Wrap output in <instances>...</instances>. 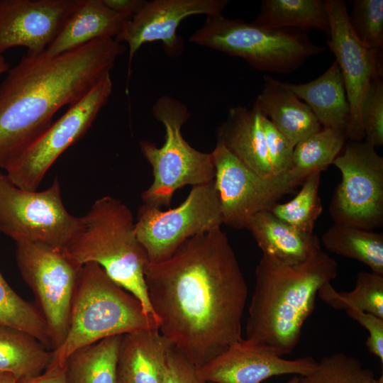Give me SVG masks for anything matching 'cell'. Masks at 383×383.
I'll return each mask as SVG.
<instances>
[{"label":"cell","instance_id":"cell-36","mask_svg":"<svg viewBox=\"0 0 383 383\" xmlns=\"http://www.w3.org/2000/svg\"><path fill=\"white\" fill-rule=\"evenodd\" d=\"M162 383H209L197 374L196 367L174 345L166 359Z\"/></svg>","mask_w":383,"mask_h":383},{"label":"cell","instance_id":"cell-33","mask_svg":"<svg viewBox=\"0 0 383 383\" xmlns=\"http://www.w3.org/2000/svg\"><path fill=\"white\" fill-rule=\"evenodd\" d=\"M348 19L357 38L367 47L383 49V0H354Z\"/></svg>","mask_w":383,"mask_h":383},{"label":"cell","instance_id":"cell-25","mask_svg":"<svg viewBox=\"0 0 383 383\" xmlns=\"http://www.w3.org/2000/svg\"><path fill=\"white\" fill-rule=\"evenodd\" d=\"M252 23L271 29H317L327 35L330 28L321 0H262Z\"/></svg>","mask_w":383,"mask_h":383},{"label":"cell","instance_id":"cell-30","mask_svg":"<svg viewBox=\"0 0 383 383\" xmlns=\"http://www.w3.org/2000/svg\"><path fill=\"white\" fill-rule=\"evenodd\" d=\"M318 297L335 309H355L383 318V275L360 272L350 292H338L331 283L318 292Z\"/></svg>","mask_w":383,"mask_h":383},{"label":"cell","instance_id":"cell-31","mask_svg":"<svg viewBox=\"0 0 383 383\" xmlns=\"http://www.w3.org/2000/svg\"><path fill=\"white\" fill-rule=\"evenodd\" d=\"M321 172L309 175L296 195L290 201L276 203L269 211L277 218L306 233H313L315 223L323 211L318 194Z\"/></svg>","mask_w":383,"mask_h":383},{"label":"cell","instance_id":"cell-38","mask_svg":"<svg viewBox=\"0 0 383 383\" xmlns=\"http://www.w3.org/2000/svg\"><path fill=\"white\" fill-rule=\"evenodd\" d=\"M16 383H67L65 367H48L41 374L17 379Z\"/></svg>","mask_w":383,"mask_h":383},{"label":"cell","instance_id":"cell-6","mask_svg":"<svg viewBox=\"0 0 383 383\" xmlns=\"http://www.w3.org/2000/svg\"><path fill=\"white\" fill-rule=\"evenodd\" d=\"M189 41L242 58L260 72L274 73L295 71L325 50L311 43L303 30L271 29L222 13L207 16Z\"/></svg>","mask_w":383,"mask_h":383},{"label":"cell","instance_id":"cell-21","mask_svg":"<svg viewBox=\"0 0 383 383\" xmlns=\"http://www.w3.org/2000/svg\"><path fill=\"white\" fill-rule=\"evenodd\" d=\"M131 18L112 11L102 0H83L44 54L54 57L96 39H115Z\"/></svg>","mask_w":383,"mask_h":383},{"label":"cell","instance_id":"cell-16","mask_svg":"<svg viewBox=\"0 0 383 383\" xmlns=\"http://www.w3.org/2000/svg\"><path fill=\"white\" fill-rule=\"evenodd\" d=\"M228 3L227 0L146 1L115 38L128 46V79L133 57L144 43L160 41L168 56H179L184 50L183 39L177 34L180 23L192 15L222 13Z\"/></svg>","mask_w":383,"mask_h":383},{"label":"cell","instance_id":"cell-8","mask_svg":"<svg viewBox=\"0 0 383 383\" xmlns=\"http://www.w3.org/2000/svg\"><path fill=\"white\" fill-rule=\"evenodd\" d=\"M14 241L20 274L34 294L55 350L68 331L72 300L83 265L67 248L23 239Z\"/></svg>","mask_w":383,"mask_h":383},{"label":"cell","instance_id":"cell-12","mask_svg":"<svg viewBox=\"0 0 383 383\" xmlns=\"http://www.w3.org/2000/svg\"><path fill=\"white\" fill-rule=\"evenodd\" d=\"M112 90L108 74L6 167L10 180L22 189L37 190L57 158L89 129Z\"/></svg>","mask_w":383,"mask_h":383},{"label":"cell","instance_id":"cell-24","mask_svg":"<svg viewBox=\"0 0 383 383\" xmlns=\"http://www.w3.org/2000/svg\"><path fill=\"white\" fill-rule=\"evenodd\" d=\"M52 351L29 333L0 326V373L12 374L16 379L38 376L47 369Z\"/></svg>","mask_w":383,"mask_h":383},{"label":"cell","instance_id":"cell-15","mask_svg":"<svg viewBox=\"0 0 383 383\" xmlns=\"http://www.w3.org/2000/svg\"><path fill=\"white\" fill-rule=\"evenodd\" d=\"M83 0H0V55L16 46L43 54Z\"/></svg>","mask_w":383,"mask_h":383},{"label":"cell","instance_id":"cell-32","mask_svg":"<svg viewBox=\"0 0 383 383\" xmlns=\"http://www.w3.org/2000/svg\"><path fill=\"white\" fill-rule=\"evenodd\" d=\"M299 383H383V376L377 378L357 358L336 353L323 357L311 373L299 377Z\"/></svg>","mask_w":383,"mask_h":383},{"label":"cell","instance_id":"cell-29","mask_svg":"<svg viewBox=\"0 0 383 383\" xmlns=\"http://www.w3.org/2000/svg\"><path fill=\"white\" fill-rule=\"evenodd\" d=\"M0 326L12 327L37 338L54 350L48 324L35 304L21 298L9 286L0 271Z\"/></svg>","mask_w":383,"mask_h":383},{"label":"cell","instance_id":"cell-41","mask_svg":"<svg viewBox=\"0 0 383 383\" xmlns=\"http://www.w3.org/2000/svg\"><path fill=\"white\" fill-rule=\"evenodd\" d=\"M9 70V65L5 58L0 55V75Z\"/></svg>","mask_w":383,"mask_h":383},{"label":"cell","instance_id":"cell-26","mask_svg":"<svg viewBox=\"0 0 383 383\" xmlns=\"http://www.w3.org/2000/svg\"><path fill=\"white\" fill-rule=\"evenodd\" d=\"M123 335L80 348L65 362L67 383H116V365Z\"/></svg>","mask_w":383,"mask_h":383},{"label":"cell","instance_id":"cell-22","mask_svg":"<svg viewBox=\"0 0 383 383\" xmlns=\"http://www.w3.org/2000/svg\"><path fill=\"white\" fill-rule=\"evenodd\" d=\"M245 228L251 233L262 255L287 265L302 263L321 250L316 235L295 229L270 211L254 215Z\"/></svg>","mask_w":383,"mask_h":383},{"label":"cell","instance_id":"cell-20","mask_svg":"<svg viewBox=\"0 0 383 383\" xmlns=\"http://www.w3.org/2000/svg\"><path fill=\"white\" fill-rule=\"evenodd\" d=\"M265 84L254 106L294 147L321 126L307 106L280 80L264 75Z\"/></svg>","mask_w":383,"mask_h":383},{"label":"cell","instance_id":"cell-37","mask_svg":"<svg viewBox=\"0 0 383 383\" xmlns=\"http://www.w3.org/2000/svg\"><path fill=\"white\" fill-rule=\"evenodd\" d=\"M348 316L369 333L366 340L368 351L383 363V318L355 309L345 310Z\"/></svg>","mask_w":383,"mask_h":383},{"label":"cell","instance_id":"cell-13","mask_svg":"<svg viewBox=\"0 0 383 383\" xmlns=\"http://www.w3.org/2000/svg\"><path fill=\"white\" fill-rule=\"evenodd\" d=\"M211 153L215 167L213 183L223 223L231 228H245L254 215L269 211L297 187L287 173L270 177L258 175L219 143Z\"/></svg>","mask_w":383,"mask_h":383},{"label":"cell","instance_id":"cell-4","mask_svg":"<svg viewBox=\"0 0 383 383\" xmlns=\"http://www.w3.org/2000/svg\"><path fill=\"white\" fill-rule=\"evenodd\" d=\"M81 231L67 248L82 265L94 262L108 277L141 303L145 313L157 322L145 280L149 262L139 242L131 209L121 201L104 196L82 216Z\"/></svg>","mask_w":383,"mask_h":383},{"label":"cell","instance_id":"cell-23","mask_svg":"<svg viewBox=\"0 0 383 383\" xmlns=\"http://www.w3.org/2000/svg\"><path fill=\"white\" fill-rule=\"evenodd\" d=\"M282 84L304 101L323 128L346 133L350 109L342 74L335 60L324 73L309 82Z\"/></svg>","mask_w":383,"mask_h":383},{"label":"cell","instance_id":"cell-28","mask_svg":"<svg viewBox=\"0 0 383 383\" xmlns=\"http://www.w3.org/2000/svg\"><path fill=\"white\" fill-rule=\"evenodd\" d=\"M339 130L321 128L299 141L294 148L292 165L287 175L297 187L314 172H323L333 164L346 141Z\"/></svg>","mask_w":383,"mask_h":383},{"label":"cell","instance_id":"cell-3","mask_svg":"<svg viewBox=\"0 0 383 383\" xmlns=\"http://www.w3.org/2000/svg\"><path fill=\"white\" fill-rule=\"evenodd\" d=\"M337 274V262L322 250L293 265L262 255L255 269L245 339L280 357L291 353L313 311L318 290Z\"/></svg>","mask_w":383,"mask_h":383},{"label":"cell","instance_id":"cell-27","mask_svg":"<svg viewBox=\"0 0 383 383\" xmlns=\"http://www.w3.org/2000/svg\"><path fill=\"white\" fill-rule=\"evenodd\" d=\"M321 242L328 251L359 261L383 275L382 233L334 223L323 233Z\"/></svg>","mask_w":383,"mask_h":383},{"label":"cell","instance_id":"cell-35","mask_svg":"<svg viewBox=\"0 0 383 383\" xmlns=\"http://www.w3.org/2000/svg\"><path fill=\"white\" fill-rule=\"evenodd\" d=\"M262 123L272 174H286L292 165L294 147L263 115Z\"/></svg>","mask_w":383,"mask_h":383},{"label":"cell","instance_id":"cell-14","mask_svg":"<svg viewBox=\"0 0 383 383\" xmlns=\"http://www.w3.org/2000/svg\"><path fill=\"white\" fill-rule=\"evenodd\" d=\"M324 2L330 27L326 44L340 70L350 109L346 138L362 141V105L372 81L382 77V50L371 49L357 38L344 1Z\"/></svg>","mask_w":383,"mask_h":383},{"label":"cell","instance_id":"cell-18","mask_svg":"<svg viewBox=\"0 0 383 383\" xmlns=\"http://www.w3.org/2000/svg\"><path fill=\"white\" fill-rule=\"evenodd\" d=\"M262 114L253 105L230 109L218 127L217 142L250 170L263 177H272L262 123Z\"/></svg>","mask_w":383,"mask_h":383},{"label":"cell","instance_id":"cell-34","mask_svg":"<svg viewBox=\"0 0 383 383\" xmlns=\"http://www.w3.org/2000/svg\"><path fill=\"white\" fill-rule=\"evenodd\" d=\"M365 140L374 148L383 145V80L373 79L362 109Z\"/></svg>","mask_w":383,"mask_h":383},{"label":"cell","instance_id":"cell-17","mask_svg":"<svg viewBox=\"0 0 383 383\" xmlns=\"http://www.w3.org/2000/svg\"><path fill=\"white\" fill-rule=\"evenodd\" d=\"M316 365L317 361L311 356L284 359L262 345L243 338L196 372L209 383H262L274 376H306Z\"/></svg>","mask_w":383,"mask_h":383},{"label":"cell","instance_id":"cell-40","mask_svg":"<svg viewBox=\"0 0 383 383\" xmlns=\"http://www.w3.org/2000/svg\"><path fill=\"white\" fill-rule=\"evenodd\" d=\"M16 379L11 374L0 373V383H16Z\"/></svg>","mask_w":383,"mask_h":383},{"label":"cell","instance_id":"cell-39","mask_svg":"<svg viewBox=\"0 0 383 383\" xmlns=\"http://www.w3.org/2000/svg\"><path fill=\"white\" fill-rule=\"evenodd\" d=\"M104 4L112 11L133 17L143 8L144 0H102Z\"/></svg>","mask_w":383,"mask_h":383},{"label":"cell","instance_id":"cell-42","mask_svg":"<svg viewBox=\"0 0 383 383\" xmlns=\"http://www.w3.org/2000/svg\"><path fill=\"white\" fill-rule=\"evenodd\" d=\"M299 377L300 376H294L286 383H299Z\"/></svg>","mask_w":383,"mask_h":383},{"label":"cell","instance_id":"cell-1","mask_svg":"<svg viewBox=\"0 0 383 383\" xmlns=\"http://www.w3.org/2000/svg\"><path fill=\"white\" fill-rule=\"evenodd\" d=\"M145 280L160 333L196 369L243 339L248 287L221 228L148 262Z\"/></svg>","mask_w":383,"mask_h":383},{"label":"cell","instance_id":"cell-2","mask_svg":"<svg viewBox=\"0 0 383 383\" xmlns=\"http://www.w3.org/2000/svg\"><path fill=\"white\" fill-rule=\"evenodd\" d=\"M126 50L114 38H103L54 57L25 55L9 70L0 84V169L50 127L60 109L110 74Z\"/></svg>","mask_w":383,"mask_h":383},{"label":"cell","instance_id":"cell-7","mask_svg":"<svg viewBox=\"0 0 383 383\" xmlns=\"http://www.w3.org/2000/svg\"><path fill=\"white\" fill-rule=\"evenodd\" d=\"M152 112L165 127V143L157 147L150 141L140 142L141 153L153 174V182L141 199L144 204L162 209L170 206L178 189L213 182L215 167L211 152L196 150L182 135V127L189 118L186 105L163 95L155 101Z\"/></svg>","mask_w":383,"mask_h":383},{"label":"cell","instance_id":"cell-10","mask_svg":"<svg viewBox=\"0 0 383 383\" xmlns=\"http://www.w3.org/2000/svg\"><path fill=\"white\" fill-rule=\"evenodd\" d=\"M223 219L213 181L193 186L177 207L162 210L143 204L135 228L149 262L170 258L187 240L221 228Z\"/></svg>","mask_w":383,"mask_h":383},{"label":"cell","instance_id":"cell-9","mask_svg":"<svg viewBox=\"0 0 383 383\" xmlns=\"http://www.w3.org/2000/svg\"><path fill=\"white\" fill-rule=\"evenodd\" d=\"M82 225V217L72 215L64 206L57 179L45 190L30 191L0 172V233L13 240L67 248Z\"/></svg>","mask_w":383,"mask_h":383},{"label":"cell","instance_id":"cell-11","mask_svg":"<svg viewBox=\"0 0 383 383\" xmlns=\"http://www.w3.org/2000/svg\"><path fill=\"white\" fill-rule=\"evenodd\" d=\"M334 160L341 182L329 212L334 223L372 230L383 224V157L365 141L349 140Z\"/></svg>","mask_w":383,"mask_h":383},{"label":"cell","instance_id":"cell-5","mask_svg":"<svg viewBox=\"0 0 383 383\" xmlns=\"http://www.w3.org/2000/svg\"><path fill=\"white\" fill-rule=\"evenodd\" d=\"M150 329H159V325L145 313L139 300L99 265L87 263L73 297L67 335L52 350L48 367H65L72 353L106 338Z\"/></svg>","mask_w":383,"mask_h":383},{"label":"cell","instance_id":"cell-19","mask_svg":"<svg viewBox=\"0 0 383 383\" xmlns=\"http://www.w3.org/2000/svg\"><path fill=\"white\" fill-rule=\"evenodd\" d=\"M172 344L159 329L123 335L116 365V383H162Z\"/></svg>","mask_w":383,"mask_h":383}]
</instances>
